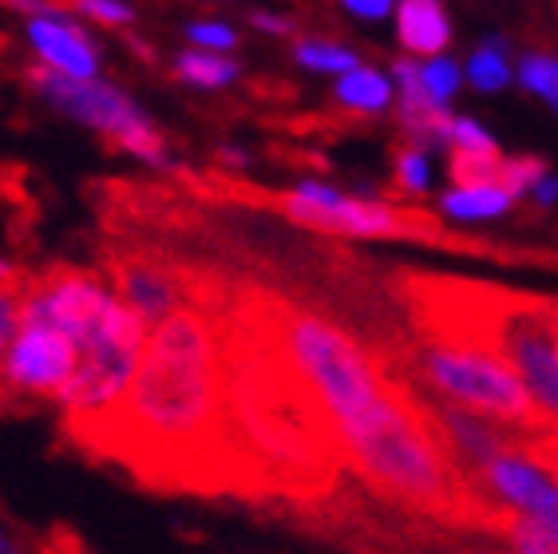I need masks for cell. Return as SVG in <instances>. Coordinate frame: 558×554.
Masks as SVG:
<instances>
[{"mask_svg": "<svg viewBox=\"0 0 558 554\" xmlns=\"http://www.w3.org/2000/svg\"><path fill=\"white\" fill-rule=\"evenodd\" d=\"M75 373V345L56 321L21 301V329L0 361V396L21 400H56L64 396Z\"/></svg>", "mask_w": 558, "mask_h": 554, "instance_id": "52a82bcc", "label": "cell"}, {"mask_svg": "<svg viewBox=\"0 0 558 554\" xmlns=\"http://www.w3.org/2000/svg\"><path fill=\"white\" fill-rule=\"evenodd\" d=\"M337 104L353 116H380L392 104V84L388 75H380L376 68H356V72L341 75L337 84Z\"/></svg>", "mask_w": 558, "mask_h": 554, "instance_id": "7c38bea8", "label": "cell"}, {"mask_svg": "<svg viewBox=\"0 0 558 554\" xmlns=\"http://www.w3.org/2000/svg\"><path fill=\"white\" fill-rule=\"evenodd\" d=\"M21 301H24V281L0 286V361H4L12 337L21 329Z\"/></svg>", "mask_w": 558, "mask_h": 554, "instance_id": "ffe728a7", "label": "cell"}, {"mask_svg": "<svg viewBox=\"0 0 558 554\" xmlns=\"http://www.w3.org/2000/svg\"><path fill=\"white\" fill-rule=\"evenodd\" d=\"M281 210L317 230H337V234H356V238H428L436 234L432 222L416 218V214L392 210L388 203H368V198H353V194L325 186V182H298L293 191L278 198Z\"/></svg>", "mask_w": 558, "mask_h": 554, "instance_id": "ba28073f", "label": "cell"}, {"mask_svg": "<svg viewBox=\"0 0 558 554\" xmlns=\"http://www.w3.org/2000/svg\"><path fill=\"white\" fill-rule=\"evenodd\" d=\"M293 56H298L301 68L329 72V75H349V72H356V68H361L356 52H349V48H344V44H337V40H322V36H305Z\"/></svg>", "mask_w": 558, "mask_h": 554, "instance_id": "9a60e30c", "label": "cell"}, {"mask_svg": "<svg viewBox=\"0 0 558 554\" xmlns=\"http://www.w3.org/2000/svg\"><path fill=\"white\" fill-rule=\"evenodd\" d=\"M16 9L33 12V21H28V44L36 48V56L44 60L48 72L75 80V84L96 80V72H99L96 44L87 40L64 12L44 9V4H16Z\"/></svg>", "mask_w": 558, "mask_h": 554, "instance_id": "9c48e42d", "label": "cell"}, {"mask_svg": "<svg viewBox=\"0 0 558 554\" xmlns=\"http://www.w3.org/2000/svg\"><path fill=\"white\" fill-rule=\"evenodd\" d=\"M468 80L480 92H504L507 80H511V68H507V52L495 40H487L484 48H475L472 60H468Z\"/></svg>", "mask_w": 558, "mask_h": 554, "instance_id": "2e32d148", "label": "cell"}, {"mask_svg": "<svg viewBox=\"0 0 558 554\" xmlns=\"http://www.w3.org/2000/svg\"><path fill=\"white\" fill-rule=\"evenodd\" d=\"M416 333L492 352L519 376L531 405L558 424V298H531L463 277H404Z\"/></svg>", "mask_w": 558, "mask_h": 554, "instance_id": "277c9868", "label": "cell"}, {"mask_svg": "<svg viewBox=\"0 0 558 554\" xmlns=\"http://www.w3.org/2000/svg\"><path fill=\"white\" fill-rule=\"evenodd\" d=\"M96 451L155 487H242L226 424L218 321L203 305L174 310L147 333L135 381Z\"/></svg>", "mask_w": 558, "mask_h": 554, "instance_id": "7a4b0ae2", "label": "cell"}, {"mask_svg": "<svg viewBox=\"0 0 558 554\" xmlns=\"http://www.w3.org/2000/svg\"><path fill=\"white\" fill-rule=\"evenodd\" d=\"M519 84H523L526 92L543 96L558 111V60L555 56H547V52L523 56V64H519Z\"/></svg>", "mask_w": 558, "mask_h": 554, "instance_id": "ac0fdd59", "label": "cell"}, {"mask_svg": "<svg viewBox=\"0 0 558 554\" xmlns=\"http://www.w3.org/2000/svg\"><path fill=\"white\" fill-rule=\"evenodd\" d=\"M254 28L274 33V36H286L290 33V21H286V16H269V12H254Z\"/></svg>", "mask_w": 558, "mask_h": 554, "instance_id": "cb8c5ba5", "label": "cell"}, {"mask_svg": "<svg viewBox=\"0 0 558 554\" xmlns=\"http://www.w3.org/2000/svg\"><path fill=\"white\" fill-rule=\"evenodd\" d=\"M174 72H179V80H186V84L218 92V87L234 84L242 68H238L234 60H226V56L198 52V48H191V52H179V60H174Z\"/></svg>", "mask_w": 558, "mask_h": 554, "instance_id": "5bb4252c", "label": "cell"}, {"mask_svg": "<svg viewBox=\"0 0 558 554\" xmlns=\"http://www.w3.org/2000/svg\"><path fill=\"white\" fill-rule=\"evenodd\" d=\"M531 198H535L538 206H550L558 198V179H550V174H543V179L535 182V191H531Z\"/></svg>", "mask_w": 558, "mask_h": 554, "instance_id": "d4e9b609", "label": "cell"}, {"mask_svg": "<svg viewBox=\"0 0 558 554\" xmlns=\"http://www.w3.org/2000/svg\"><path fill=\"white\" fill-rule=\"evenodd\" d=\"M0 554H21V551H16V543H12L9 534H4V527H0Z\"/></svg>", "mask_w": 558, "mask_h": 554, "instance_id": "484cf974", "label": "cell"}, {"mask_svg": "<svg viewBox=\"0 0 558 554\" xmlns=\"http://www.w3.org/2000/svg\"><path fill=\"white\" fill-rule=\"evenodd\" d=\"M75 12H84V16H92V21H99V24H131L135 21V9L116 4V0H80Z\"/></svg>", "mask_w": 558, "mask_h": 554, "instance_id": "7402d4cb", "label": "cell"}, {"mask_svg": "<svg viewBox=\"0 0 558 554\" xmlns=\"http://www.w3.org/2000/svg\"><path fill=\"white\" fill-rule=\"evenodd\" d=\"M258 310L322 408L341 463L397 507L495 531L504 507L468 487L420 393L388 373L333 317L281 298H258Z\"/></svg>", "mask_w": 558, "mask_h": 554, "instance_id": "6da1fadb", "label": "cell"}, {"mask_svg": "<svg viewBox=\"0 0 558 554\" xmlns=\"http://www.w3.org/2000/svg\"><path fill=\"white\" fill-rule=\"evenodd\" d=\"M28 84H33L44 99H52L56 107H64L68 116H75L80 123H87V128L104 131V135L116 138L119 147L131 150V155H140L143 162H155V167L167 162V143H162L159 128H155L123 92H116V87L104 84V80L75 84V80H64V75L48 72V68H28Z\"/></svg>", "mask_w": 558, "mask_h": 554, "instance_id": "8992f818", "label": "cell"}, {"mask_svg": "<svg viewBox=\"0 0 558 554\" xmlns=\"http://www.w3.org/2000/svg\"><path fill=\"white\" fill-rule=\"evenodd\" d=\"M344 12H353V16H365V21H385L388 12H397L388 0H349Z\"/></svg>", "mask_w": 558, "mask_h": 554, "instance_id": "603a6c76", "label": "cell"}, {"mask_svg": "<svg viewBox=\"0 0 558 554\" xmlns=\"http://www.w3.org/2000/svg\"><path fill=\"white\" fill-rule=\"evenodd\" d=\"M397 36L409 56H436L451 44V21L436 0H404L397 9Z\"/></svg>", "mask_w": 558, "mask_h": 554, "instance_id": "8fae6325", "label": "cell"}, {"mask_svg": "<svg viewBox=\"0 0 558 554\" xmlns=\"http://www.w3.org/2000/svg\"><path fill=\"white\" fill-rule=\"evenodd\" d=\"M444 143L451 150H460V155H504L499 143L492 138V131L484 123H475V119H463V116H451L448 119V131H444Z\"/></svg>", "mask_w": 558, "mask_h": 554, "instance_id": "e0dca14e", "label": "cell"}, {"mask_svg": "<svg viewBox=\"0 0 558 554\" xmlns=\"http://www.w3.org/2000/svg\"><path fill=\"white\" fill-rule=\"evenodd\" d=\"M397 182L412 194L428 191V150L420 143H404L397 150Z\"/></svg>", "mask_w": 558, "mask_h": 554, "instance_id": "d6986e66", "label": "cell"}, {"mask_svg": "<svg viewBox=\"0 0 558 554\" xmlns=\"http://www.w3.org/2000/svg\"><path fill=\"white\" fill-rule=\"evenodd\" d=\"M111 277H116L119 301L128 305L135 317L155 329L179 310V281L167 266H159L155 257L143 254H123L111 262Z\"/></svg>", "mask_w": 558, "mask_h": 554, "instance_id": "30bf717a", "label": "cell"}, {"mask_svg": "<svg viewBox=\"0 0 558 554\" xmlns=\"http://www.w3.org/2000/svg\"><path fill=\"white\" fill-rule=\"evenodd\" d=\"M444 214L460 218V222H484V218H499L515 206V198L499 186H475V191H448L440 198Z\"/></svg>", "mask_w": 558, "mask_h": 554, "instance_id": "4fadbf2b", "label": "cell"}, {"mask_svg": "<svg viewBox=\"0 0 558 554\" xmlns=\"http://www.w3.org/2000/svg\"><path fill=\"white\" fill-rule=\"evenodd\" d=\"M412 369L424 376V384L440 400L463 408V412L484 416L515 436H538L547 427H558L531 405L519 376L499 357L475 349V345L416 333L412 337Z\"/></svg>", "mask_w": 558, "mask_h": 554, "instance_id": "5b68a950", "label": "cell"}, {"mask_svg": "<svg viewBox=\"0 0 558 554\" xmlns=\"http://www.w3.org/2000/svg\"><path fill=\"white\" fill-rule=\"evenodd\" d=\"M186 36L198 44V52L222 56V52H230V48H238V33L222 21H194L191 28H186Z\"/></svg>", "mask_w": 558, "mask_h": 554, "instance_id": "44dd1931", "label": "cell"}, {"mask_svg": "<svg viewBox=\"0 0 558 554\" xmlns=\"http://www.w3.org/2000/svg\"><path fill=\"white\" fill-rule=\"evenodd\" d=\"M226 381V424L242 487L325 495L341 451L322 408L274 341L258 298H242L218 329Z\"/></svg>", "mask_w": 558, "mask_h": 554, "instance_id": "3957f363", "label": "cell"}]
</instances>
